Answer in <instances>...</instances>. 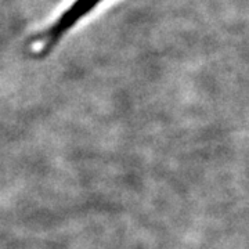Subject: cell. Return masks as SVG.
Listing matches in <instances>:
<instances>
[{
    "label": "cell",
    "mask_w": 249,
    "mask_h": 249,
    "mask_svg": "<svg viewBox=\"0 0 249 249\" xmlns=\"http://www.w3.org/2000/svg\"><path fill=\"white\" fill-rule=\"evenodd\" d=\"M104 1L106 0H75L54 19L52 25L43 29L40 35L36 36L31 42V53L34 55H46L52 52L72 28L76 27L79 21L88 17Z\"/></svg>",
    "instance_id": "obj_1"
}]
</instances>
